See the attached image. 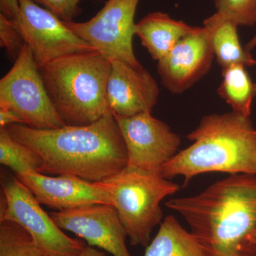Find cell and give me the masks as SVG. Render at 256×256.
<instances>
[{"label": "cell", "mask_w": 256, "mask_h": 256, "mask_svg": "<svg viewBox=\"0 0 256 256\" xmlns=\"http://www.w3.org/2000/svg\"><path fill=\"white\" fill-rule=\"evenodd\" d=\"M166 206L188 222L205 256H256V175L232 174Z\"/></svg>", "instance_id": "obj_1"}, {"label": "cell", "mask_w": 256, "mask_h": 256, "mask_svg": "<svg viewBox=\"0 0 256 256\" xmlns=\"http://www.w3.org/2000/svg\"><path fill=\"white\" fill-rule=\"evenodd\" d=\"M12 137L41 156L38 172L72 175L97 182L128 165V153L112 112L88 126L35 129L22 124L5 127Z\"/></svg>", "instance_id": "obj_2"}, {"label": "cell", "mask_w": 256, "mask_h": 256, "mask_svg": "<svg viewBox=\"0 0 256 256\" xmlns=\"http://www.w3.org/2000/svg\"><path fill=\"white\" fill-rule=\"evenodd\" d=\"M188 138L193 144L162 166L163 178L183 176L185 186L206 172L256 175V130L250 118L234 111L208 114Z\"/></svg>", "instance_id": "obj_3"}, {"label": "cell", "mask_w": 256, "mask_h": 256, "mask_svg": "<svg viewBox=\"0 0 256 256\" xmlns=\"http://www.w3.org/2000/svg\"><path fill=\"white\" fill-rule=\"evenodd\" d=\"M38 69L66 126H88L110 112L107 86L111 62L99 52L64 56Z\"/></svg>", "instance_id": "obj_4"}, {"label": "cell", "mask_w": 256, "mask_h": 256, "mask_svg": "<svg viewBox=\"0 0 256 256\" xmlns=\"http://www.w3.org/2000/svg\"><path fill=\"white\" fill-rule=\"evenodd\" d=\"M97 183L110 196L131 245L143 247L148 246L152 232L162 220L160 204L180 188L160 172L128 166Z\"/></svg>", "instance_id": "obj_5"}, {"label": "cell", "mask_w": 256, "mask_h": 256, "mask_svg": "<svg viewBox=\"0 0 256 256\" xmlns=\"http://www.w3.org/2000/svg\"><path fill=\"white\" fill-rule=\"evenodd\" d=\"M0 109L14 114L18 124L35 129L66 126L50 100L28 44L0 80Z\"/></svg>", "instance_id": "obj_6"}, {"label": "cell", "mask_w": 256, "mask_h": 256, "mask_svg": "<svg viewBox=\"0 0 256 256\" xmlns=\"http://www.w3.org/2000/svg\"><path fill=\"white\" fill-rule=\"evenodd\" d=\"M2 186L4 200L0 222L10 220L22 226L48 256H80L85 242L66 235L16 176L6 178Z\"/></svg>", "instance_id": "obj_7"}, {"label": "cell", "mask_w": 256, "mask_h": 256, "mask_svg": "<svg viewBox=\"0 0 256 256\" xmlns=\"http://www.w3.org/2000/svg\"><path fill=\"white\" fill-rule=\"evenodd\" d=\"M140 0H108L102 8L85 22H64L77 36L88 42L110 62L122 60L142 66L134 54L132 40L136 10Z\"/></svg>", "instance_id": "obj_8"}, {"label": "cell", "mask_w": 256, "mask_h": 256, "mask_svg": "<svg viewBox=\"0 0 256 256\" xmlns=\"http://www.w3.org/2000/svg\"><path fill=\"white\" fill-rule=\"evenodd\" d=\"M18 16L10 20L31 48L38 68L64 56L96 50L33 0H18Z\"/></svg>", "instance_id": "obj_9"}, {"label": "cell", "mask_w": 256, "mask_h": 256, "mask_svg": "<svg viewBox=\"0 0 256 256\" xmlns=\"http://www.w3.org/2000/svg\"><path fill=\"white\" fill-rule=\"evenodd\" d=\"M114 118L127 150V166L160 172L162 166L178 154L181 139L150 112Z\"/></svg>", "instance_id": "obj_10"}, {"label": "cell", "mask_w": 256, "mask_h": 256, "mask_svg": "<svg viewBox=\"0 0 256 256\" xmlns=\"http://www.w3.org/2000/svg\"><path fill=\"white\" fill-rule=\"evenodd\" d=\"M60 229L84 239L114 256H131L126 246L127 232L112 205L97 204L50 214Z\"/></svg>", "instance_id": "obj_11"}, {"label": "cell", "mask_w": 256, "mask_h": 256, "mask_svg": "<svg viewBox=\"0 0 256 256\" xmlns=\"http://www.w3.org/2000/svg\"><path fill=\"white\" fill-rule=\"evenodd\" d=\"M214 56L206 28L194 26L166 56L158 60L162 84L172 94H182L210 72Z\"/></svg>", "instance_id": "obj_12"}, {"label": "cell", "mask_w": 256, "mask_h": 256, "mask_svg": "<svg viewBox=\"0 0 256 256\" xmlns=\"http://www.w3.org/2000/svg\"><path fill=\"white\" fill-rule=\"evenodd\" d=\"M159 92L156 80L142 66H133L120 60L111 62L107 102L114 116L130 117L152 114Z\"/></svg>", "instance_id": "obj_13"}, {"label": "cell", "mask_w": 256, "mask_h": 256, "mask_svg": "<svg viewBox=\"0 0 256 256\" xmlns=\"http://www.w3.org/2000/svg\"><path fill=\"white\" fill-rule=\"evenodd\" d=\"M31 191L40 204L57 210L88 205H112L108 192L97 182L72 175H50L30 172L16 176Z\"/></svg>", "instance_id": "obj_14"}, {"label": "cell", "mask_w": 256, "mask_h": 256, "mask_svg": "<svg viewBox=\"0 0 256 256\" xmlns=\"http://www.w3.org/2000/svg\"><path fill=\"white\" fill-rule=\"evenodd\" d=\"M182 21L174 20L165 13H150L136 23L134 33L153 60L166 56L184 36L193 30Z\"/></svg>", "instance_id": "obj_15"}, {"label": "cell", "mask_w": 256, "mask_h": 256, "mask_svg": "<svg viewBox=\"0 0 256 256\" xmlns=\"http://www.w3.org/2000/svg\"><path fill=\"white\" fill-rule=\"evenodd\" d=\"M203 26L210 37L214 55L222 69L237 64L246 67L256 65V60L250 52L242 46L238 24L233 20L216 12L204 20Z\"/></svg>", "instance_id": "obj_16"}, {"label": "cell", "mask_w": 256, "mask_h": 256, "mask_svg": "<svg viewBox=\"0 0 256 256\" xmlns=\"http://www.w3.org/2000/svg\"><path fill=\"white\" fill-rule=\"evenodd\" d=\"M144 256H205L193 234L170 215L160 225L159 232L146 247Z\"/></svg>", "instance_id": "obj_17"}, {"label": "cell", "mask_w": 256, "mask_h": 256, "mask_svg": "<svg viewBox=\"0 0 256 256\" xmlns=\"http://www.w3.org/2000/svg\"><path fill=\"white\" fill-rule=\"evenodd\" d=\"M222 84L218 95L230 106L234 112L250 117L252 99L255 96L254 84L246 66L237 64L222 69Z\"/></svg>", "instance_id": "obj_18"}, {"label": "cell", "mask_w": 256, "mask_h": 256, "mask_svg": "<svg viewBox=\"0 0 256 256\" xmlns=\"http://www.w3.org/2000/svg\"><path fill=\"white\" fill-rule=\"evenodd\" d=\"M0 163L18 175L38 172L41 156L31 148L12 137L5 127H0Z\"/></svg>", "instance_id": "obj_19"}, {"label": "cell", "mask_w": 256, "mask_h": 256, "mask_svg": "<svg viewBox=\"0 0 256 256\" xmlns=\"http://www.w3.org/2000/svg\"><path fill=\"white\" fill-rule=\"evenodd\" d=\"M0 256H48L21 226L0 222Z\"/></svg>", "instance_id": "obj_20"}, {"label": "cell", "mask_w": 256, "mask_h": 256, "mask_svg": "<svg viewBox=\"0 0 256 256\" xmlns=\"http://www.w3.org/2000/svg\"><path fill=\"white\" fill-rule=\"evenodd\" d=\"M216 12L232 18L238 26L256 23V0H213Z\"/></svg>", "instance_id": "obj_21"}, {"label": "cell", "mask_w": 256, "mask_h": 256, "mask_svg": "<svg viewBox=\"0 0 256 256\" xmlns=\"http://www.w3.org/2000/svg\"><path fill=\"white\" fill-rule=\"evenodd\" d=\"M25 44L22 36L9 18L0 14V45L6 50L10 60H16Z\"/></svg>", "instance_id": "obj_22"}, {"label": "cell", "mask_w": 256, "mask_h": 256, "mask_svg": "<svg viewBox=\"0 0 256 256\" xmlns=\"http://www.w3.org/2000/svg\"><path fill=\"white\" fill-rule=\"evenodd\" d=\"M36 4L55 14L63 22L74 21V18L82 12L79 6L80 0H33Z\"/></svg>", "instance_id": "obj_23"}, {"label": "cell", "mask_w": 256, "mask_h": 256, "mask_svg": "<svg viewBox=\"0 0 256 256\" xmlns=\"http://www.w3.org/2000/svg\"><path fill=\"white\" fill-rule=\"evenodd\" d=\"M0 10L1 14L10 20H14L20 10L18 0H0Z\"/></svg>", "instance_id": "obj_24"}, {"label": "cell", "mask_w": 256, "mask_h": 256, "mask_svg": "<svg viewBox=\"0 0 256 256\" xmlns=\"http://www.w3.org/2000/svg\"><path fill=\"white\" fill-rule=\"evenodd\" d=\"M80 256H108L105 252L98 250L96 248L86 246Z\"/></svg>", "instance_id": "obj_25"}, {"label": "cell", "mask_w": 256, "mask_h": 256, "mask_svg": "<svg viewBox=\"0 0 256 256\" xmlns=\"http://www.w3.org/2000/svg\"><path fill=\"white\" fill-rule=\"evenodd\" d=\"M256 47V34L254 35V36L252 37V40H250L246 44L245 48L248 50V52H250V50H254Z\"/></svg>", "instance_id": "obj_26"}, {"label": "cell", "mask_w": 256, "mask_h": 256, "mask_svg": "<svg viewBox=\"0 0 256 256\" xmlns=\"http://www.w3.org/2000/svg\"><path fill=\"white\" fill-rule=\"evenodd\" d=\"M254 92H255V96L256 97V82L254 84Z\"/></svg>", "instance_id": "obj_27"}]
</instances>
